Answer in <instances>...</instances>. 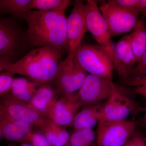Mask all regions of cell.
I'll use <instances>...</instances> for the list:
<instances>
[{
  "instance_id": "6da1fadb",
  "label": "cell",
  "mask_w": 146,
  "mask_h": 146,
  "mask_svg": "<svg viewBox=\"0 0 146 146\" xmlns=\"http://www.w3.org/2000/svg\"><path fill=\"white\" fill-rule=\"evenodd\" d=\"M66 9L26 11L23 18L32 47L50 46L62 54L68 52Z\"/></svg>"
},
{
  "instance_id": "7a4b0ae2",
  "label": "cell",
  "mask_w": 146,
  "mask_h": 146,
  "mask_svg": "<svg viewBox=\"0 0 146 146\" xmlns=\"http://www.w3.org/2000/svg\"><path fill=\"white\" fill-rule=\"evenodd\" d=\"M62 54L50 46L31 50L14 63L6 62L1 65L5 71L29 78L39 86L55 81Z\"/></svg>"
},
{
  "instance_id": "3957f363",
  "label": "cell",
  "mask_w": 146,
  "mask_h": 146,
  "mask_svg": "<svg viewBox=\"0 0 146 146\" xmlns=\"http://www.w3.org/2000/svg\"><path fill=\"white\" fill-rule=\"evenodd\" d=\"M30 47L27 31L13 18H0V57L14 63L28 52Z\"/></svg>"
},
{
  "instance_id": "277c9868",
  "label": "cell",
  "mask_w": 146,
  "mask_h": 146,
  "mask_svg": "<svg viewBox=\"0 0 146 146\" xmlns=\"http://www.w3.org/2000/svg\"><path fill=\"white\" fill-rule=\"evenodd\" d=\"M75 58L89 74L112 80L114 68L112 58L102 46L81 44L76 52Z\"/></svg>"
},
{
  "instance_id": "5b68a950",
  "label": "cell",
  "mask_w": 146,
  "mask_h": 146,
  "mask_svg": "<svg viewBox=\"0 0 146 146\" xmlns=\"http://www.w3.org/2000/svg\"><path fill=\"white\" fill-rule=\"evenodd\" d=\"M99 7L107 23L111 38L133 30L139 21L137 9L121 6L111 0L103 3Z\"/></svg>"
},
{
  "instance_id": "8992f818",
  "label": "cell",
  "mask_w": 146,
  "mask_h": 146,
  "mask_svg": "<svg viewBox=\"0 0 146 146\" xmlns=\"http://www.w3.org/2000/svg\"><path fill=\"white\" fill-rule=\"evenodd\" d=\"M136 125V122L127 120H101L96 136L98 146H124L135 132Z\"/></svg>"
},
{
  "instance_id": "52a82bcc",
  "label": "cell",
  "mask_w": 146,
  "mask_h": 146,
  "mask_svg": "<svg viewBox=\"0 0 146 146\" xmlns=\"http://www.w3.org/2000/svg\"><path fill=\"white\" fill-rule=\"evenodd\" d=\"M88 74L76 61L75 56H67L58 65L55 80L56 90L63 95L76 93Z\"/></svg>"
},
{
  "instance_id": "ba28073f",
  "label": "cell",
  "mask_w": 146,
  "mask_h": 146,
  "mask_svg": "<svg viewBox=\"0 0 146 146\" xmlns=\"http://www.w3.org/2000/svg\"><path fill=\"white\" fill-rule=\"evenodd\" d=\"M117 89L112 80L88 74L77 94L82 107H84L107 100Z\"/></svg>"
},
{
  "instance_id": "9c48e42d",
  "label": "cell",
  "mask_w": 146,
  "mask_h": 146,
  "mask_svg": "<svg viewBox=\"0 0 146 146\" xmlns=\"http://www.w3.org/2000/svg\"><path fill=\"white\" fill-rule=\"evenodd\" d=\"M84 13L87 31L91 33L100 46L105 49L112 58L114 46L107 23L100 10L97 1H86L84 4Z\"/></svg>"
},
{
  "instance_id": "30bf717a",
  "label": "cell",
  "mask_w": 146,
  "mask_h": 146,
  "mask_svg": "<svg viewBox=\"0 0 146 146\" xmlns=\"http://www.w3.org/2000/svg\"><path fill=\"white\" fill-rule=\"evenodd\" d=\"M0 114L12 119L24 121L33 126H42L46 119L30 105L14 98L9 94L0 99Z\"/></svg>"
},
{
  "instance_id": "8fae6325",
  "label": "cell",
  "mask_w": 146,
  "mask_h": 146,
  "mask_svg": "<svg viewBox=\"0 0 146 146\" xmlns=\"http://www.w3.org/2000/svg\"><path fill=\"white\" fill-rule=\"evenodd\" d=\"M84 4L82 1H75L70 14L67 18L68 57H74L88 31L84 17Z\"/></svg>"
},
{
  "instance_id": "7c38bea8",
  "label": "cell",
  "mask_w": 146,
  "mask_h": 146,
  "mask_svg": "<svg viewBox=\"0 0 146 146\" xmlns=\"http://www.w3.org/2000/svg\"><path fill=\"white\" fill-rule=\"evenodd\" d=\"M136 111H143V108L139 107L133 100L123 95L117 89L103 104L101 120H126L132 112Z\"/></svg>"
},
{
  "instance_id": "4fadbf2b",
  "label": "cell",
  "mask_w": 146,
  "mask_h": 146,
  "mask_svg": "<svg viewBox=\"0 0 146 146\" xmlns=\"http://www.w3.org/2000/svg\"><path fill=\"white\" fill-rule=\"evenodd\" d=\"M130 34L125 35L115 45L112 61L119 76L127 81L137 63L131 46Z\"/></svg>"
},
{
  "instance_id": "5bb4252c",
  "label": "cell",
  "mask_w": 146,
  "mask_h": 146,
  "mask_svg": "<svg viewBox=\"0 0 146 146\" xmlns=\"http://www.w3.org/2000/svg\"><path fill=\"white\" fill-rule=\"evenodd\" d=\"M82 107L76 93L63 95L51 110L48 118L61 126H72L79 109Z\"/></svg>"
},
{
  "instance_id": "9a60e30c",
  "label": "cell",
  "mask_w": 146,
  "mask_h": 146,
  "mask_svg": "<svg viewBox=\"0 0 146 146\" xmlns=\"http://www.w3.org/2000/svg\"><path fill=\"white\" fill-rule=\"evenodd\" d=\"M33 126L24 121L12 119L0 114V129L2 136L7 140L27 143Z\"/></svg>"
},
{
  "instance_id": "2e32d148",
  "label": "cell",
  "mask_w": 146,
  "mask_h": 146,
  "mask_svg": "<svg viewBox=\"0 0 146 146\" xmlns=\"http://www.w3.org/2000/svg\"><path fill=\"white\" fill-rule=\"evenodd\" d=\"M58 92L49 84L38 86L29 104L45 118L57 102Z\"/></svg>"
},
{
  "instance_id": "e0dca14e",
  "label": "cell",
  "mask_w": 146,
  "mask_h": 146,
  "mask_svg": "<svg viewBox=\"0 0 146 146\" xmlns=\"http://www.w3.org/2000/svg\"><path fill=\"white\" fill-rule=\"evenodd\" d=\"M104 103L84 106L77 112L72 126L75 130L92 129L101 119V110Z\"/></svg>"
},
{
  "instance_id": "ac0fdd59",
  "label": "cell",
  "mask_w": 146,
  "mask_h": 146,
  "mask_svg": "<svg viewBox=\"0 0 146 146\" xmlns=\"http://www.w3.org/2000/svg\"><path fill=\"white\" fill-rule=\"evenodd\" d=\"M39 127L41 132L54 146H68L70 135L63 127L48 117L43 125Z\"/></svg>"
},
{
  "instance_id": "d6986e66",
  "label": "cell",
  "mask_w": 146,
  "mask_h": 146,
  "mask_svg": "<svg viewBox=\"0 0 146 146\" xmlns=\"http://www.w3.org/2000/svg\"><path fill=\"white\" fill-rule=\"evenodd\" d=\"M39 86L25 78H14L9 94L18 100L29 104Z\"/></svg>"
},
{
  "instance_id": "ffe728a7",
  "label": "cell",
  "mask_w": 146,
  "mask_h": 146,
  "mask_svg": "<svg viewBox=\"0 0 146 146\" xmlns=\"http://www.w3.org/2000/svg\"><path fill=\"white\" fill-rule=\"evenodd\" d=\"M130 36L131 46L138 63L146 50V27L142 20H139Z\"/></svg>"
},
{
  "instance_id": "44dd1931",
  "label": "cell",
  "mask_w": 146,
  "mask_h": 146,
  "mask_svg": "<svg viewBox=\"0 0 146 146\" xmlns=\"http://www.w3.org/2000/svg\"><path fill=\"white\" fill-rule=\"evenodd\" d=\"M30 0H0V15L23 18Z\"/></svg>"
},
{
  "instance_id": "7402d4cb",
  "label": "cell",
  "mask_w": 146,
  "mask_h": 146,
  "mask_svg": "<svg viewBox=\"0 0 146 146\" xmlns=\"http://www.w3.org/2000/svg\"><path fill=\"white\" fill-rule=\"evenodd\" d=\"M70 2L69 0H30L26 11H48L60 8L67 9Z\"/></svg>"
},
{
  "instance_id": "603a6c76",
  "label": "cell",
  "mask_w": 146,
  "mask_h": 146,
  "mask_svg": "<svg viewBox=\"0 0 146 146\" xmlns=\"http://www.w3.org/2000/svg\"><path fill=\"white\" fill-rule=\"evenodd\" d=\"M96 136L92 129L75 130L68 146H92Z\"/></svg>"
},
{
  "instance_id": "cb8c5ba5",
  "label": "cell",
  "mask_w": 146,
  "mask_h": 146,
  "mask_svg": "<svg viewBox=\"0 0 146 146\" xmlns=\"http://www.w3.org/2000/svg\"><path fill=\"white\" fill-rule=\"evenodd\" d=\"M10 72L4 71L0 73V97H3L10 91L14 78Z\"/></svg>"
},
{
  "instance_id": "d4e9b609",
  "label": "cell",
  "mask_w": 146,
  "mask_h": 146,
  "mask_svg": "<svg viewBox=\"0 0 146 146\" xmlns=\"http://www.w3.org/2000/svg\"><path fill=\"white\" fill-rule=\"evenodd\" d=\"M126 81L128 85L135 86L136 93L142 96L146 101V75L129 78Z\"/></svg>"
},
{
  "instance_id": "484cf974",
  "label": "cell",
  "mask_w": 146,
  "mask_h": 146,
  "mask_svg": "<svg viewBox=\"0 0 146 146\" xmlns=\"http://www.w3.org/2000/svg\"><path fill=\"white\" fill-rule=\"evenodd\" d=\"M27 143L34 146H54L47 140L41 131H32Z\"/></svg>"
},
{
  "instance_id": "4316f807",
  "label": "cell",
  "mask_w": 146,
  "mask_h": 146,
  "mask_svg": "<svg viewBox=\"0 0 146 146\" xmlns=\"http://www.w3.org/2000/svg\"><path fill=\"white\" fill-rule=\"evenodd\" d=\"M145 75H146V50L138 64L131 71L129 78L139 77Z\"/></svg>"
},
{
  "instance_id": "83f0119b",
  "label": "cell",
  "mask_w": 146,
  "mask_h": 146,
  "mask_svg": "<svg viewBox=\"0 0 146 146\" xmlns=\"http://www.w3.org/2000/svg\"><path fill=\"white\" fill-rule=\"evenodd\" d=\"M124 146H146L145 137L140 133L134 132Z\"/></svg>"
},
{
  "instance_id": "f1b7e54d",
  "label": "cell",
  "mask_w": 146,
  "mask_h": 146,
  "mask_svg": "<svg viewBox=\"0 0 146 146\" xmlns=\"http://www.w3.org/2000/svg\"><path fill=\"white\" fill-rule=\"evenodd\" d=\"M112 2L124 7H131L138 9L141 0H111Z\"/></svg>"
},
{
  "instance_id": "f546056e",
  "label": "cell",
  "mask_w": 146,
  "mask_h": 146,
  "mask_svg": "<svg viewBox=\"0 0 146 146\" xmlns=\"http://www.w3.org/2000/svg\"><path fill=\"white\" fill-rule=\"evenodd\" d=\"M138 10L139 13H142L144 17H146V0H141Z\"/></svg>"
},
{
  "instance_id": "4dcf8cb0",
  "label": "cell",
  "mask_w": 146,
  "mask_h": 146,
  "mask_svg": "<svg viewBox=\"0 0 146 146\" xmlns=\"http://www.w3.org/2000/svg\"><path fill=\"white\" fill-rule=\"evenodd\" d=\"M6 62H9L10 61H9L7 59H5V58H3L0 57V73L3 72V71H5L3 69L2 67V64L3 63H5Z\"/></svg>"
},
{
  "instance_id": "1f68e13d",
  "label": "cell",
  "mask_w": 146,
  "mask_h": 146,
  "mask_svg": "<svg viewBox=\"0 0 146 146\" xmlns=\"http://www.w3.org/2000/svg\"><path fill=\"white\" fill-rule=\"evenodd\" d=\"M143 111L145 112V114L142 120V123L146 127V107L143 108Z\"/></svg>"
},
{
  "instance_id": "d6a6232c",
  "label": "cell",
  "mask_w": 146,
  "mask_h": 146,
  "mask_svg": "<svg viewBox=\"0 0 146 146\" xmlns=\"http://www.w3.org/2000/svg\"><path fill=\"white\" fill-rule=\"evenodd\" d=\"M20 146H34L29 143H22Z\"/></svg>"
},
{
  "instance_id": "836d02e7",
  "label": "cell",
  "mask_w": 146,
  "mask_h": 146,
  "mask_svg": "<svg viewBox=\"0 0 146 146\" xmlns=\"http://www.w3.org/2000/svg\"><path fill=\"white\" fill-rule=\"evenodd\" d=\"M2 137V136L1 132V129H0V141H1V138Z\"/></svg>"
},
{
  "instance_id": "e575fe53",
  "label": "cell",
  "mask_w": 146,
  "mask_h": 146,
  "mask_svg": "<svg viewBox=\"0 0 146 146\" xmlns=\"http://www.w3.org/2000/svg\"><path fill=\"white\" fill-rule=\"evenodd\" d=\"M145 139H146V137H145Z\"/></svg>"
}]
</instances>
